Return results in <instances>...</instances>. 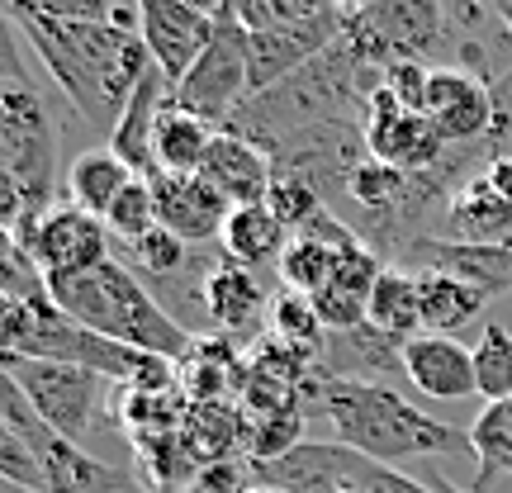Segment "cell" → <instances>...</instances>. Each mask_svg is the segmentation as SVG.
Listing matches in <instances>:
<instances>
[{"label":"cell","mask_w":512,"mask_h":493,"mask_svg":"<svg viewBox=\"0 0 512 493\" xmlns=\"http://www.w3.org/2000/svg\"><path fill=\"white\" fill-rule=\"evenodd\" d=\"M0 15L15 24L19 38H29V48L48 67L57 91L81 114V124L91 133L114 138L138 81L152 72L143 34L119 29V24L57 19L48 10H38L34 0H0Z\"/></svg>","instance_id":"obj_1"},{"label":"cell","mask_w":512,"mask_h":493,"mask_svg":"<svg viewBox=\"0 0 512 493\" xmlns=\"http://www.w3.org/2000/svg\"><path fill=\"white\" fill-rule=\"evenodd\" d=\"M0 223L24 242L57 209V119L19 62V29L0 15Z\"/></svg>","instance_id":"obj_2"},{"label":"cell","mask_w":512,"mask_h":493,"mask_svg":"<svg viewBox=\"0 0 512 493\" xmlns=\"http://www.w3.org/2000/svg\"><path fill=\"white\" fill-rule=\"evenodd\" d=\"M309 408L318 418L332 422V432H337L342 446L380 460L389 470H399L408 460H451V456L475 460L470 432H456L451 422L413 408V403L403 399V394H394L389 384L313 380Z\"/></svg>","instance_id":"obj_3"},{"label":"cell","mask_w":512,"mask_h":493,"mask_svg":"<svg viewBox=\"0 0 512 493\" xmlns=\"http://www.w3.org/2000/svg\"><path fill=\"white\" fill-rule=\"evenodd\" d=\"M5 351L15 356H34V361H62V366H81L91 375L124 384V389H143V394H166V389H185L181 366H171L162 356L119 347L100 332L81 328L76 318L57 309L53 290L24 294V299H5Z\"/></svg>","instance_id":"obj_4"},{"label":"cell","mask_w":512,"mask_h":493,"mask_svg":"<svg viewBox=\"0 0 512 493\" xmlns=\"http://www.w3.org/2000/svg\"><path fill=\"white\" fill-rule=\"evenodd\" d=\"M57 309L76 318L81 328L110 337L119 347L147 351V356H162L171 366H185L195 356V342L190 332L171 318V313L157 304V294L147 290L138 275L128 271L119 256H110L105 266L81 275H67V280H48Z\"/></svg>","instance_id":"obj_5"},{"label":"cell","mask_w":512,"mask_h":493,"mask_svg":"<svg viewBox=\"0 0 512 493\" xmlns=\"http://www.w3.org/2000/svg\"><path fill=\"white\" fill-rule=\"evenodd\" d=\"M351 53L375 72H389L399 62H422V67H456V29L451 10L432 0H375L347 10Z\"/></svg>","instance_id":"obj_6"},{"label":"cell","mask_w":512,"mask_h":493,"mask_svg":"<svg viewBox=\"0 0 512 493\" xmlns=\"http://www.w3.org/2000/svg\"><path fill=\"white\" fill-rule=\"evenodd\" d=\"M0 389H5L0 427L15 432V437L34 451L38 470H43V493H138V484H133L124 470L86 456L81 441H67L62 432H53L48 422L38 418V408L29 403V394H24L10 375H0Z\"/></svg>","instance_id":"obj_7"},{"label":"cell","mask_w":512,"mask_h":493,"mask_svg":"<svg viewBox=\"0 0 512 493\" xmlns=\"http://www.w3.org/2000/svg\"><path fill=\"white\" fill-rule=\"evenodd\" d=\"M209 10H214V38L190 76L171 91V100L204 124L228 128V119L252 100V34L238 24L233 5H209Z\"/></svg>","instance_id":"obj_8"},{"label":"cell","mask_w":512,"mask_h":493,"mask_svg":"<svg viewBox=\"0 0 512 493\" xmlns=\"http://www.w3.org/2000/svg\"><path fill=\"white\" fill-rule=\"evenodd\" d=\"M5 375L29 394L38 418L67 441L91 437L105 413V375H91L81 366H62V361H34V356H15L5 351Z\"/></svg>","instance_id":"obj_9"},{"label":"cell","mask_w":512,"mask_h":493,"mask_svg":"<svg viewBox=\"0 0 512 493\" xmlns=\"http://www.w3.org/2000/svg\"><path fill=\"white\" fill-rule=\"evenodd\" d=\"M15 242V238H10ZM19 252L34 261L43 280H67V275L95 271L110 261V228L105 219H95L86 209H76L72 200L57 204L48 219H38V228L24 242H15Z\"/></svg>","instance_id":"obj_10"},{"label":"cell","mask_w":512,"mask_h":493,"mask_svg":"<svg viewBox=\"0 0 512 493\" xmlns=\"http://www.w3.org/2000/svg\"><path fill=\"white\" fill-rule=\"evenodd\" d=\"M427 119L437 124L446 147H503L508 133L498 124V95L489 81L460 72V67H437L432 72V95H427Z\"/></svg>","instance_id":"obj_11"},{"label":"cell","mask_w":512,"mask_h":493,"mask_svg":"<svg viewBox=\"0 0 512 493\" xmlns=\"http://www.w3.org/2000/svg\"><path fill=\"white\" fill-rule=\"evenodd\" d=\"M366 152L375 162L394 166V171H408V176L437 171V166L451 157V147H446V138L437 133V124H432L427 114H408L384 86L370 95Z\"/></svg>","instance_id":"obj_12"},{"label":"cell","mask_w":512,"mask_h":493,"mask_svg":"<svg viewBox=\"0 0 512 493\" xmlns=\"http://www.w3.org/2000/svg\"><path fill=\"white\" fill-rule=\"evenodd\" d=\"M441 238L451 242H508L512 238V157H489L465 176L441 214Z\"/></svg>","instance_id":"obj_13"},{"label":"cell","mask_w":512,"mask_h":493,"mask_svg":"<svg viewBox=\"0 0 512 493\" xmlns=\"http://www.w3.org/2000/svg\"><path fill=\"white\" fill-rule=\"evenodd\" d=\"M143 10V43L152 67L166 76V86L176 91L200 53L214 38V10L209 5H185V0H147Z\"/></svg>","instance_id":"obj_14"},{"label":"cell","mask_w":512,"mask_h":493,"mask_svg":"<svg viewBox=\"0 0 512 493\" xmlns=\"http://www.w3.org/2000/svg\"><path fill=\"white\" fill-rule=\"evenodd\" d=\"M147 185H152V200H157V223L171 228L181 242L209 247V242L223 238L233 204L223 200L204 176H171V171H157V176H147Z\"/></svg>","instance_id":"obj_15"},{"label":"cell","mask_w":512,"mask_h":493,"mask_svg":"<svg viewBox=\"0 0 512 493\" xmlns=\"http://www.w3.org/2000/svg\"><path fill=\"white\" fill-rule=\"evenodd\" d=\"M261 318H271V313H266V290H261L256 271L214 252V266L204 275V323L214 328V337L247 342L261 332Z\"/></svg>","instance_id":"obj_16"},{"label":"cell","mask_w":512,"mask_h":493,"mask_svg":"<svg viewBox=\"0 0 512 493\" xmlns=\"http://www.w3.org/2000/svg\"><path fill=\"white\" fill-rule=\"evenodd\" d=\"M403 375L418 384L427 399H470L479 394L475 384V347H460L456 337L422 332L403 342Z\"/></svg>","instance_id":"obj_17"},{"label":"cell","mask_w":512,"mask_h":493,"mask_svg":"<svg viewBox=\"0 0 512 493\" xmlns=\"http://www.w3.org/2000/svg\"><path fill=\"white\" fill-rule=\"evenodd\" d=\"M200 176L214 185L233 209H247V204H266L271 181H275V166L256 143H247V138H238V133L219 128V138H214V147H209Z\"/></svg>","instance_id":"obj_18"},{"label":"cell","mask_w":512,"mask_h":493,"mask_svg":"<svg viewBox=\"0 0 512 493\" xmlns=\"http://www.w3.org/2000/svg\"><path fill=\"white\" fill-rule=\"evenodd\" d=\"M403 375V342L384 337L380 328H347L328 332V347L318 356V380H380V375Z\"/></svg>","instance_id":"obj_19"},{"label":"cell","mask_w":512,"mask_h":493,"mask_svg":"<svg viewBox=\"0 0 512 493\" xmlns=\"http://www.w3.org/2000/svg\"><path fill=\"white\" fill-rule=\"evenodd\" d=\"M166 100H171V86H166V76L152 67V72L138 81V91H133L124 119H119V128H114V138H110V152L133 171V176H143V181L157 176L152 138H157V119H162Z\"/></svg>","instance_id":"obj_20"},{"label":"cell","mask_w":512,"mask_h":493,"mask_svg":"<svg viewBox=\"0 0 512 493\" xmlns=\"http://www.w3.org/2000/svg\"><path fill=\"white\" fill-rule=\"evenodd\" d=\"M290 247V228L271 214V204H247V209H233L228 214V228L219 238V252L228 261H238L247 271L256 266H280V256Z\"/></svg>","instance_id":"obj_21"},{"label":"cell","mask_w":512,"mask_h":493,"mask_svg":"<svg viewBox=\"0 0 512 493\" xmlns=\"http://www.w3.org/2000/svg\"><path fill=\"white\" fill-rule=\"evenodd\" d=\"M418 299H422V332L451 337V332H460L465 323H475L479 313L489 309L494 294L470 285V280H456V275L422 271L418 275Z\"/></svg>","instance_id":"obj_22"},{"label":"cell","mask_w":512,"mask_h":493,"mask_svg":"<svg viewBox=\"0 0 512 493\" xmlns=\"http://www.w3.org/2000/svg\"><path fill=\"white\" fill-rule=\"evenodd\" d=\"M219 138V128L185 114L176 100H166L162 119H157V138H152V152H157V171H171V176H200L209 147Z\"/></svg>","instance_id":"obj_23"},{"label":"cell","mask_w":512,"mask_h":493,"mask_svg":"<svg viewBox=\"0 0 512 493\" xmlns=\"http://www.w3.org/2000/svg\"><path fill=\"white\" fill-rule=\"evenodd\" d=\"M138 181L110 147H95V152H81L72 166H67V195H72L76 209H86L95 219H105L114 209V200L124 195L128 185Z\"/></svg>","instance_id":"obj_24"},{"label":"cell","mask_w":512,"mask_h":493,"mask_svg":"<svg viewBox=\"0 0 512 493\" xmlns=\"http://www.w3.org/2000/svg\"><path fill=\"white\" fill-rule=\"evenodd\" d=\"M370 328H380L394 342H413L422 337V299H418V275L384 266V275L370 290Z\"/></svg>","instance_id":"obj_25"},{"label":"cell","mask_w":512,"mask_h":493,"mask_svg":"<svg viewBox=\"0 0 512 493\" xmlns=\"http://www.w3.org/2000/svg\"><path fill=\"white\" fill-rule=\"evenodd\" d=\"M470 446H475V484H470V493H484L494 479L512 475V399L484 403V413L470 427Z\"/></svg>","instance_id":"obj_26"},{"label":"cell","mask_w":512,"mask_h":493,"mask_svg":"<svg viewBox=\"0 0 512 493\" xmlns=\"http://www.w3.org/2000/svg\"><path fill=\"white\" fill-rule=\"evenodd\" d=\"M347 242L309 238V233L290 238L285 256H280V266H275V271H280V285H285L290 294H304V299L323 294L328 290V280H332V271H337V252H342Z\"/></svg>","instance_id":"obj_27"},{"label":"cell","mask_w":512,"mask_h":493,"mask_svg":"<svg viewBox=\"0 0 512 493\" xmlns=\"http://www.w3.org/2000/svg\"><path fill=\"white\" fill-rule=\"evenodd\" d=\"M190 252H195L190 242H181L171 228L157 223L152 233H143L138 242H128L124 247V266L143 280L147 290H152V285H166V280H176V275L190 271V266H195V256Z\"/></svg>","instance_id":"obj_28"},{"label":"cell","mask_w":512,"mask_h":493,"mask_svg":"<svg viewBox=\"0 0 512 493\" xmlns=\"http://www.w3.org/2000/svg\"><path fill=\"white\" fill-rule=\"evenodd\" d=\"M271 337L285 342L290 351H299V356H309L313 366H318V356L328 347V328H323V318L313 309V299L290 290H280L271 299Z\"/></svg>","instance_id":"obj_29"},{"label":"cell","mask_w":512,"mask_h":493,"mask_svg":"<svg viewBox=\"0 0 512 493\" xmlns=\"http://www.w3.org/2000/svg\"><path fill=\"white\" fill-rule=\"evenodd\" d=\"M304 413L309 408H285V413H271V418H252L247 427V460L252 465H275L285 460L290 451L304 446Z\"/></svg>","instance_id":"obj_30"},{"label":"cell","mask_w":512,"mask_h":493,"mask_svg":"<svg viewBox=\"0 0 512 493\" xmlns=\"http://www.w3.org/2000/svg\"><path fill=\"white\" fill-rule=\"evenodd\" d=\"M475 384L484 403L512 399V332L503 323H489L475 342Z\"/></svg>","instance_id":"obj_31"},{"label":"cell","mask_w":512,"mask_h":493,"mask_svg":"<svg viewBox=\"0 0 512 493\" xmlns=\"http://www.w3.org/2000/svg\"><path fill=\"white\" fill-rule=\"evenodd\" d=\"M266 204H271V214L290 228L294 238H299V233H309L313 223L328 214V200H323V195H318L304 176H294V171H275Z\"/></svg>","instance_id":"obj_32"},{"label":"cell","mask_w":512,"mask_h":493,"mask_svg":"<svg viewBox=\"0 0 512 493\" xmlns=\"http://www.w3.org/2000/svg\"><path fill=\"white\" fill-rule=\"evenodd\" d=\"M105 228H110V238L119 242V247L138 242L143 233H152V228H157V200H152V185H147L143 176H138V181L128 185L119 200H114V209L105 214Z\"/></svg>","instance_id":"obj_33"},{"label":"cell","mask_w":512,"mask_h":493,"mask_svg":"<svg viewBox=\"0 0 512 493\" xmlns=\"http://www.w3.org/2000/svg\"><path fill=\"white\" fill-rule=\"evenodd\" d=\"M432 72H437V67H422V62H399V67H389V72H384V91L394 95L408 114H427Z\"/></svg>","instance_id":"obj_34"},{"label":"cell","mask_w":512,"mask_h":493,"mask_svg":"<svg viewBox=\"0 0 512 493\" xmlns=\"http://www.w3.org/2000/svg\"><path fill=\"white\" fill-rule=\"evenodd\" d=\"M256 489V465L247 456H228V460H214L204 465L190 493H252Z\"/></svg>","instance_id":"obj_35"},{"label":"cell","mask_w":512,"mask_h":493,"mask_svg":"<svg viewBox=\"0 0 512 493\" xmlns=\"http://www.w3.org/2000/svg\"><path fill=\"white\" fill-rule=\"evenodd\" d=\"M0 475H5V484H19V489H29V493H43V470H38L34 451H29L15 432H5V427H0Z\"/></svg>","instance_id":"obj_36"},{"label":"cell","mask_w":512,"mask_h":493,"mask_svg":"<svg viewBox=\"0 0 512 493\" xmlns=\"http://www.w3.org/2000/svg\"><path fill=\"white\" fill-rule=\"evenodd\" d=\"M494 10H498V15H503V24H508V29H512V0H498Z\"/></svg>","instance_id":"obj_37"},{"label":"cell","mask_w":512,"mask_h":493,"mask_svg":"<svg viewBox=\"0 0 512 493\" xmlns=\"http://www.w3.org/2000/svg\"><path fill=\"white\" fill-rule=\"evenodd\" d=\"M252 493H285V489H271V484H256Z\"/></svg>","instance_id":"obj_38"},{"label":"cell","mask_w":512,"mask_h":493,"mask_svg":"<svg viewBox=\"0 0 512 493\" xmlns=\"http://www.w3.org/2000/svg\"><path fill=\"white\" fill-rule=\"evenodd\" d=\"M0 493H29V489H19V484H5V489H0Z\"/></svg>","instance_id":"obj_39"},{"label":"cell","mask_w":512,"mask_h":493,"mask_svg":"<svg viewBox=\"0 0 512 493\" xmlns=\"http://www.w3.org/2000/svg\"><path fill=\"white\" fill-rule=\"evenodd\" d=\"M465 493H470V489H465Z\"/></svg>","instance_id":"obj_40"},{"label":"cell","mask_w":512,"mask_h":493,"mask_svg":"<svg viewBox=\"0 0 512 493\" xmlns=\"http://www.w3.org/2000/svg\"><path fill=\"white\" fill-rule=\"evenodd\" d=\"M508 242H512V238H508Z\"/></svg>","instance_id":"obj_41"}]
</instances>
